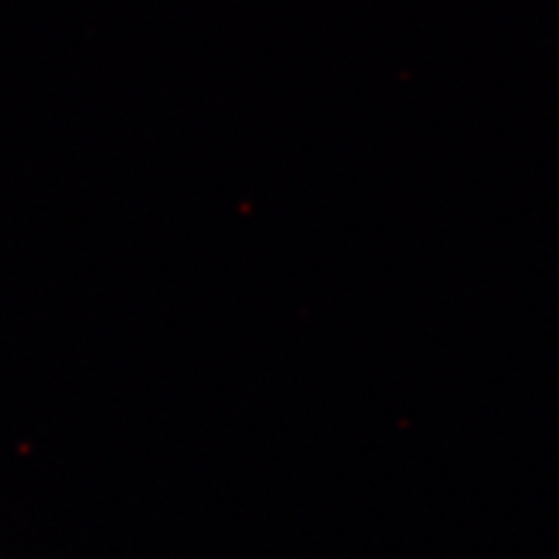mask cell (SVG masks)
Listing matches in <instances>:
<instances>
[]
</instances>
